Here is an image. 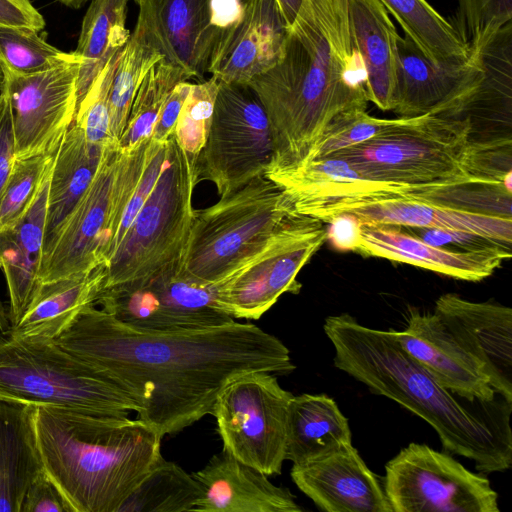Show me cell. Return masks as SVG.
Here are the masks:
<instances>
[{"instance_id":"603a6c76","label":"cell","mask_w":512,"mask_h":512,"mask_svg":"<svg viewBox=\"0 0 512 512\" xmlns=\"http://www.w3.org/2000/svg\"><path fill=\"white\" fill-rule=\"evenodd\" d=\"M357 252L411 264L465 281L489 277L511 257V249L494 246L476 250H451L431 245L389 225L362 226Z\"/></svg>"},{"instance_id":"8fae6325","label":"cell","mask_w":512,"mask_h":512,"mask_svg":"<svg viewBox=\"0 0 512 512\" xmlns=\"http://www.w3.org/2000/svg\"><path fill=\"white\" fill-rule=\"evenodd\" d=\"M273 157L265 110L247 84L220 82L206 142L198 155L200 179L220 197L264 174Z\"/></svg>"},{"instance_id":"bcb514c9","label":"cell","mask_w":512,"mask_h":512,"mask_svg":"<svg viewBox=\"0 0 512 512\" xmlns=\"http://www.w3.org/2000/svg\"><path fill=\"white\" fill-rule=\"evenodd\" d=\"M20 512H74L67 498L44 471L29 487Z\"/></svg>"},{"instance_id":"db71d44e","label":"cell","mask_w":512,"mask_h":512,"mask_svg":"<svg viewBox=\"0 0 512 512\" xmlns=\"http://www.w3.org/2000/svg\"><path fill=\"white\" fill-rule=\"evenodd\" d=\"M10 328V321L8 312L5 310L2 302L0 301V336L5 334Z\"/></svg>"},{"instance_id":"ffe728a7","label":"cell","mask_w":512,"mask_h":512,"mask_svg":"<svg viewBox=\"0 0 512 512\" xmlns=\"http://www.w3.org/2000/svg\"><path fill=\"white\" fill-rule=\"evenodd\" d=\"M294 484L326 512H392L379 476L352 444L321 458L294 465Z\"/></svg>"},{"instance_id":"c3c4849f","label":"cell","mask_w":512,"mask_h":512,"mask_svg":"<svg viewBox=\"0 0 512 512\" xmlns=\"http://www.w3.org/2000/svg\"><path fill=\"white\" fill-rule=\"evenodd\" d=\"M326 240L339 251L357 252L363 224L353 214L341 213L326 222Z\"/></svg>"},{"instance_id":"83f0119b","label":"cell","mask_w":512,"mask_h":512,"mask_svg":"<svg viewBox=\"0 0 512 512\" xmlns=\"http://www.w3.org/2000/svg\"><path fill=\"white\" fill-rule=\"evenodd\" d=\"M36 407L0 400V512H20L27 490L45 471Z\"/></svg>"},{"instance_id":"b9f144b4","label":"cell","mask_w":512,"mask_h":512,"mask_svg":"<svg viewBox=\"0 0 512 512\" xmlns=\"http://www.w3.org/2000/svg\"><path fill=\"white\" fill-rule=\"evenodd\" d=\"M512 22V0H457L454 23L470 53Z\"/></svg>"},{"instance_id":"d4e9b609","label":"cell","mask_w":512,"mask_h":512,"mask_svg":"<svg viewBox=\"0 0 512 512\" xmlns=\"http://www.w3.org/2000/svg\"><path fill=\"white\" fill-rule=\"evenodd\" d=\"M288 34L275 0H247L240 24L209 73L220 82L247 84L282 59Z\"/></svg>"},{"instance_id":"7c38bea8","label":"cell","mask_w":512,"mask_h":512,"mask_svg":"<svg viewBox=\"0 0 512 512\" xmlns=\"http://www.w3.org/2000/svg\"><path fill=\"white\" fill-rule=\"evenodd\" d=\"M382 483L392 512H499L488 478L426 444L388 461Z\"/></svg>"},{"instance_id":"7402d4cb","label":"cell","mask_w":512,"mask_h":512,"mask_svg":"<svg viewBox=\"0 0 512 512\" xmlns=\"http://www.w3.org/2000/svg\"><path fill=\"white\" fill-rule=\"evenodd\" d=\"M355 215L363 225L449 229L476 233L511 248L512 218L470 213L408 195L376 197L337 206L320 216L326 222L334 215Z\"/></svg>"},{"instance_id":"52a82bcc","label":"cell","mask_w":512,"mask_h":512,"mask_svg":"<svg viewBox=\"0 0 512 512\" xmlns=\"http://www.w3.org/2000/svg\"><path fill=\"white\" fill-rule=\"evenodd\" d=\"M0 400L128 416L136 403L55 340L0 336Z\"/></svg>"},{"instance_id":"e575fe53","label":"cell","mask_w":512,"mask_h":512,"mask_svg":"<svg viewBox=\"0 0 512 512\" xmlns=\"http://www.w3.org/2000/svg\"><path fill=\"white\" fill-rule=\"evenodd\" d=\"M162 58V54L148 40L142 26L136 22L120 52L109 94L110 134L117 146L142 80Z\"/></svg>"},{"instance_id":"e0dca14e","label":"cell","mask_w":512,"mask_h":512,"mask_svg":"<svg viewBox=\"0 0 512 512\" xmlns=\"http://www.w3.org/2000/svg\"><path fill=\"white\" fill-rule=\"evenodd\" d=\"M117 154V145L106 149L91 184L43 249L41 283L105 265L106 231Z\"/></svg>"},{"instance_id":"d6986e66","label":"cell","mask_w":512,"mask_h":512,"mask_svg":"<svg viewBox=\"0 0 512 512\" xmlns=\"http://www.w3.org/2000/svg\"><path fill=\"white\" fill-rule=\"evenodd\" d=\"M265 175L279 185L296 213L316 219L343 204L417 192L404 185L373 180L336 155Z\"/></svg>"},{"instance_id":"681fc988","label":"cell","mask_w":512,"mask_h":512,"mask_svg":"<svg viewBox=\"0 0 512 512\" xmlns=\"http://www.w3.org/2000/svg\"><path fill=\"white\" fill-rule=\"evenodd\" d=\"M15 160L12 118L5 88L0 87V198Z\"/></svg>"},{"instance_id":"f1b7e54d","label":"cell","mask_w":512,"mask_h":512,"mask_svg":"<svg viewBox=\"0 0 512 512\" xmlns=\"http://www.w3.org/2000/svg\"><path fill=\"white\" fill-rule=\"evenodd\" d=\"M106 276V266L41 283L32 302L7 331L29 340H55L86 307L96 305Z\"/></svg>"},{"instance_id":"60d3db41","label":"cell","mask_w":512,"mask_h":512,"mask_svg":"<svg viewBox=\"0 0 512 512\" xmlns=\"http://www.w3.org/2000/svg\"><path fill=\"white\" fill-rule=\"evenodd\" d=\"M219 81L215 77L191 85L179 114L174 136L190 155L198 157L209 132Z\"/></svg>"},{"instance_id":"2e32d148","label":"cell","mask_w":512,"mask_h":512,"mask_svg":"<svg viewBox=\"0 0 512 512\" xmlns=\"http://www.w3.org/2000/svg\"><path fill=\"white\" fill-rule=\"evenodd\" d=\"M483 78L475 53L460 64L433 63L406 35L397 39L392 108L399 117H459L472 105Z\"/></svg>"},{"instance_id":"7bdbcfd3","label":"cell","mask_w":512,"mask_h":512,"mask_svg":"<svg viewBox=\"0 0 512 512\" xmlns=\"http://www.w3.org/2000/svg\"><path fill=\"white\" fill-rule=\"evenodd\" d=\"M120 52L114 54L96 76L77 106L74 119L86 139L97 145H117L110 134L109 94Z\"/></svg>"},{"instance_id":"30bf717a","label":"cell","mask_w":512,"mask_h":512,"mask_svg":"<svg viewBox=\"0 0 512 512\" xmlns=\"http://www.w3.org/2000/svg\"><path fill=\"white\" fill-rule=\"evenodd\" d=\"M293 396L270 372H249L231 380L211 414L223 450L267 476L281 474Z\"/></svg>"},{"instance_id":"3957f363","label":"cell","mask_w":512,"mask_h":512,"mask_svg":"<svg viewBox=\"0 0 512 512\" xmlns=\"http://www.w3.org/2000/svg\"><path fill=\"white\" fill-rule=\"evenodd\" d=\"M323 327L335 367L425 420L446 451L473 460L480 472L511 466V433L495 432L467 410L401 347L394 330L363 326L345 313L327 317Z\"/></svg>"},{"instance_id":"ab89813d","label":"cell","mask_w":512,"mask_h":512,"mask_svg":"<svg viewBox=\"0 0 512 512\" xmlns=\"http://www.w3.org/2000/svg\"><path fill=\"white\" fill-rule=\"evenodd\" d=\"M394 120L373 117L362 108L340 112L329 122L302 162L328 157L361 144L386 129Z\"/></svg>"},{"instance_id":"4316f807","label":"cell","mask_w":512,"mask_h":512,"mask_svg":"<svg viewBox=\"0 0 512 512\" xmlns=\"http://www.w3.org/2000/svg\"><path fill=\"white\" fill-rule=\"evenodd\" d=\"M350 37L365 73L367 99L380 110L392 108L399 34L379 0H348Z\"/></svg>"},{"instance_id":"9c48e42d","label":"cell","mask_w":512,"mask_h":512,"mask_svg":"<svg viewBox=\"0 0 512 512\" xmlns=\"http://www.w3.org/2000/svg\"><path fill=\"white\" fill-rule=\"evenodd\" d=\"M325 241L324 222L293 212L259 250L213 284L218 307L234 319H259L282 294L300 291L297 275Z\"/></svg>"},{"instance_id":"4dcf8cb0","label":"cell","mask_w":512,"mask_h":512,"mask_svg":"<svg viewBox=\"0 0 512 512\" xmlns=\"http://www.w3.org/2000/svg\"><path fill=\"white\" fill-rule=\"evenodd\" d=\"M109 146L89 142L74 123L66 132L49 179L43 249L91 184Z\"/></svg>"},{"instance_id":"680465c9","label":"cell","mask_w":512,"mask_h":512,"mask_svg":"<svg viewBox=\"0 0 512 512\" xmlns=\"http://www.w3.org/2000/svg\"><path fill=\"white\" fill-rule=\"evenodd\" d=\"M1 86H2V85H1ZM1 86H0V87H1Z\"/></svg>"},{"instance_id":"6da1fadb","label":"cell","mask_w":512,"mask_h":512,"mask_svg":"<svg viewBox=\"0 0 512 512\" xmlns=\"http://www.w3.org/2000/svg\"><path fill=\"white\" fill-rule=\"evenodd\" d=\"M61 347L120 387L137 418L162 437L212 414L222 389L255 371L289 374L290 351L252 323L150 330L86 307L55 339Z\"/></svg>"},{"instance_id":"f35d334b","label":"cell","mask_w":512,"mask_h":512,"mask_svg":"<svg viewBox=\"0 0 512 512\" xmlns=\"http://www.w3.org/2000/svg\"><path fill=\"white\" fill-rule=\"evenodd\" d=\"M55 154L15 158L0 198V231L15 225L26 213L51 174Z\"/></svg>"},{"instance_id":"9f6ffc18","label":"cell","mask_w":512,"mask_h":512,"mask_svg":"<svg viewBox=\"0 0 512 512\" xmlns=\"http://www.w3.org/2000/svg\"><path fill=\"white\" fill-rule=\"evenodd\" d=\"M3 81H4V76H3V72L0 68V86L3 84Z\"/></svg>"},{"instance_id":"816d5d0a","label":"cell","mask_w":512,"mask_h":512,"mask_svg":"<svg viewBox=\"0 0 512 512\" xmlns=\"http://www.w3.org/2000/svg\"><path fill=\"white\" fill-rule=\"evenodd\" d=\"M45 24L42 14L31 0H0V25L25 27L40 32Z\"/></svg>"},{"instance_id":"f546056e","label":"cell","mask_w":512,"mask_h":512,"mask_svg":"<svg viewBox=\"0 0 512 512\" xmlns=\"http://www.w3.org/2000/svg\"><path fill=\"white\" fill-rule=\"evenodd\" d=\"M352 444L347 418L326 394L293 396L288 409L286 460L303 464Z\"/></svg>"},{"instance_id":"9a60e30c","label":"cell","mask_w":512,"mask_h":512,"mask_svg":"<svg viewBox=\"0 0 512 512\" xmlns=\"http://www.w3.org/2000/svg\"><path fill=\"white\" fill-rule=\"evenodd\" d=\"M96 305L121 322L150 330L206 328L234 320L218 307L213 285L179 271L138 285L103 289Z\"/></svg>"},{"instance_id":"5bb4252c","label":"cell","mask_w":512,"mask_h":512,"mask_svg":"<svg viewBox=\"0 0 512 512\" xmlns=\"http://www.w3.org/2000/svg\"><path fill=\"white\" fill-rule=\"evenodd\" d=\"M80 65L79 58L34 74L2 71L15 158L56 153L75 119Z\"/></svg>"},{"instance_id":"ee69618b","label":"cell","mask_w":512,"mask_h":512,"mask_svg":"<svg viewBox=\"0 0 512 512\" xmlns=\"http://www.w3.org/2000/svg\"><path fill=\"white\" fill-rule=\"evenodd\" d=\"M512 141L511 137L490 140H470L464 169L470 180L480 183L503 184L512 191Z\"/></svg>"},{"instance_id":"277c9868","label":"cell","mask_w":512,"mask_h":512,"mask_svg":"<svg viewBox=\"0 0 512 512\" xmlns=\"http://www.w3.org/2000/svg\"><path fill=\"white\" fill-rule=\"evenodd\" d=\"M35 425L45 471L74 512H117L162 456L163 437L138 418L37 405Z\"/></svg>"},{"instance_id":"8d00e7d4","label":"cell","mask_w":512,"mask_h":512,"mask_svg":"<svg viewBox=\"0 0 512 512\" xmlns=\"http://www.w3.org/2000/svg\"><path fill=\"white\" fill-rule=\"evenodd\" d=\"M79 59L49 44L38 31L0 25V68L20 75L38 73Z\"/></svg>"},{"instance_id":"484cf974","label":"cell","mask_w":512,"mask_h":512,"mask_svg":"<svg viewBox=\"0 0 512 512\" xmlns=\"http://www.w3.org/2000/svg\"><path fill=\"white\" fill-rule=\"evenodd\" d=\"M49 179L20 220L0 231V270L9 295L10 327L19 322L41 285Z\"/></svg>"},{"instance_id":"836d02e7","label":"cell","mask_w":512,"mask_h":512,"mask_svg":"<svg viewBox=\"0 0 512 512\" xmlns=\"http://www.w3.org/2000/svg\"><path fill=\"white\" fill-rule=\"evenodd\" d=\"M201 494L192 474L161 456L117 512L194 511Z\"/></svg>"},{"instance_id":"f907efd6","label":"cell","mask_w":512,"mask_h":512,"mask_svg":"<svg viewBox=\"0 0 512 512\" xmlns=\"http://www.w3.org/2000/svg\"><path fill=\"white\" fill-rule=\"evenodd\" d=\"M191 85L192 83L188 81H182L173 88L160 111L151 135L152 139L166 141L174 133L179 114Z\"/></svg>"},{"instance_id":"7dc6e473","label":"cell","mask_w":512,"mask_h":512,"mask_svg":"<svg viewBox=\"0 0 512 512\" xmlns=\"http://www.w3.org/2000/svg\"><path fill=\"white\" fill-rule=\"evenodd\" d=\"M411 229H415L417 231L419 236L418 238L421 240L442 248H444V246L447 244L456 245L457 247L461 248V250H476L494 246L507 248L492 239L467 231L429 228Z\"/></svg>"},{"instance_id":"d6a6232c","label":"cell","mask_w":512,"mask_h":512,"mask_svg":"<svg viewBox=\"0 0 512 512\" xmlns=\"http://www.w3.org/2000/svg\"><path fill=\"white\" fill-rule=\"evenodd\" d=\"M433 63L460 64L471 57L454 26L426 0H379Z\"/></svg>"},{"instance_id":"cb8c5ba5","label":"cell","mask_w":512,"mask_h":512,"mask_svg":"<svg viewBox=\"0 0 512 512\" xmlns=\"http://www.w3.org/2000/svg\"><path fill=\"white\" fill-rule=\"evenodd\" d=\"M202 490L198 512H301L287 489L274 485L261 471L223 450L192 473Z\"/></svg>"},{"instance_id":"ac0fdd59","label":"cell","mask_w":512,"mask_h":512,"mask_svg":"<svg viewBox=\"0 0 512 512\" xmlns=\"http://www.w3.org/2000/svg\"><path fill=\"white\" fill-rule=\"evenodd\" d=\"M434 313L457 342L481 364L491 387L510 405L512 309L446 293L436 300Z\"/></svg>"},{"instance_id":"44dd1931","label":"cell","mask_w":512,"mask_h":512,"mask_svg":"<svg viewBox=\"0 0 512 512\" xmlns=\"http://www.w3.org/2000/svg\"><path fill=\"white\" fill-rule=\"evenodd\" d=\"M394 334L401 347L453 394L468 401L493 400L495 391L481 364L434 312L412 311L405 330Z\"/></svg>"},{"instance_id":"74e56055","label":"cell","mask_w":512,"mask_h":512,"mask_svg":"<svg viewBox=\"0 0 512 512\" xmlns=\"http://www.w3.org/2000/svg\"><path fill=\"white\" fill-rule=\"evenodd\" d=\"M408 196L470 213L512 218V191L503 184L466 182L428 188Z\"/></svg>"},{"instance_id":"5b68a950","label":"cell","mask_w":512,"mask_h":512,"mask_svg":"<svg viewBox=\"0 0 512 512\" xmlns=\"http://www.w3.org/2000/svg\"><path fill=\"white\" fill-rule=\"evenodd\" d=\"M197 158L177 143L174 133L169 137L160 176L107 264L103 289L138 285L180 270L195 215Z\"/></svg>"},{"instance_id":"1f68e13d","label":"cell","mask_w":512,"mask_h":512,"mask_svg":"<svg viewBox=\"0 0 512 512\" xmlns=\"http://www.w3.org/2000/svg\"><path fill=\"white\" fill-rule=\"evenodd\" d=\"M127 4L128 0H91L74 50L81 60L77 106L96 76L130 37L126 27Z\"/></svg>"},{"instance_id":"d590c367","label":"cell","mask_w":512,"mask_h":512,"mask_svg":"<svg viewBox=\"0 0 512 512\" xmlns=\"http://www.w3.org/2000/svg\"><path fill=\"white\" fill-rule=\"evenodd\" d=\"M188 79L178 66L164 58L159 60L138 88L118 147L128 149L149 139L167 97L178 83Z\"/></svg>"},{"instance_id":"f5cc1de1","label":"cell","mask_w":512,"mask_h":512,"mask_svg":"<svg viewBox=\"0 0 512 512\" xmlns=\"http://www.w3.org/2000/svg\"><path fill=\"white\" fill-rule=\"evenodd\" d=\"M279 10L290 28L293 24L303 0H275Z\"/></svg>"},{"instance_id":"7a4b0ae2","label":"cell","mask_w":512,"mask_h":512,"mask_svg":"<svg viewBox=\"0 0 512 512\" xmlns=\"http://www.w3.org/2000/svg\"><path fill=\"white\" fill-rule=\"evenodd\" d=\"M348 0H303L282 59L247 85L267 115L273 157L265 173L300 164L340 112L367 109L365 73L353 47Z\"/></svg>"},{"instance_id":"11a10c76","label":"cell","mask_w":512,"mask_h":512,"mask_svg":"<svg viewBox=\"0 0 512 512\" xmlns=\"http://www.w3.org/2000/svg\"><path fill=\"white\" fill-rule=\"evenodd\" d=\"M58 1L69 8L78 9V8H81L88 0H58Z\"/></svg>"},{"instance_id":"6f0895ef","label":"cell","mask_w":512,"mask_h":512,"mask_svg":"<svg viewBox=\"0 0 512 512\" xmlns=\"http://www.w3.org/2000/svg\"><path fill=\"white\" fill-rule=\"evenodd\" d=\"M137 4L140 2V0H134Z\"/></svg>"},{"instance_id":"ba28073f","label":"cell","mask_w":512,"mask_h":512,"mask_svg":"<svg viewBox=\"0 0 512 512\" xmlns=\"http://www.w3.org/2000/svg\"><path fill=\"white\" fill-rule=\"evenodd\" d=\"M295 212L283 190L261 174L208 208L195 211L179 272L213 285L259 250Z\"/></svg>"},{"instance_id":"f6af8a7d","label":"cell","mask_w":512,"mask_h":512,"mask_svg":"<svg viewBox=\"0 0 512 512\" xmlns=\"http://www.w3.org/2000/svg\"><path fill=\"white\" fill-rule=\"evenodd\" d=\"M168 139L166 141H156L151 137L149 139L143 170L131 199L122 213L119 226L108 251L106 266L117 251L126 232L132 225L160 176L166 155Z\"/></svg>"},{"instance_id":"4fadbf2b","label":"cell","mask_w":512,"mask_h":512,"mask_svg":"<svg viewBox=\"0 0 512 512\" xmlns=\"http://www.w3.org/2000/svg\"><path fill=\"white\" fill-rule=\"evenodd\" d=\"M247 0H140L137 22L163 58L202 80L240 24Z\"/></svg>"},{"instance_id":"8992f818","label":"cell","mask_w":512,"mask_h":512,"mask_svg":"<svg viewBox=\"0 0 512 512\" xmlns=\"http://www.w3.org/2000/svg\"><path fill=\"white\" fill-rule=\"evenodd\" d=\"M471 116L398 117L371 139L334 155L365 176L421 191L474 182L464 169Z\"/></svg>"}]
</instances>
